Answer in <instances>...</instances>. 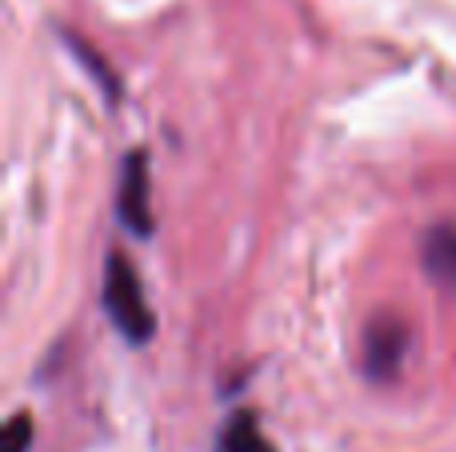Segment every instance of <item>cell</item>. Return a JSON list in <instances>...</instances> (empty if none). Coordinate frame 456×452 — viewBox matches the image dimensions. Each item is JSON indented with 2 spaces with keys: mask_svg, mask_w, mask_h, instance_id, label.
<instances>
[{
  "mask_svg": "<svg viewBox=\"0 0 456 452\" xmlns=\"http://www.w3.org/2000/svg\"><path fill=\"white\" fill-rule=\"evenodd\" d=\"M28 445H32V416L16 413L0 432V452H28Z\"/></svg>",
  "mask_w": 456,
  "mask_h": 452,
  "instance_id": "cell-7",
  "label": "cell"
},
{
  "mask_svg": "<svg viewBox=\"0 0 456 452\" xmlns=\"http://www.w3.org/2000/svg\"><path fill=\"white\" fill-rule=\"evenodd\" d=\"M216 452H276V445L265 437L256 413L240 408L224 421V429L216 432Z\"/></svg>",
  "mask_w": 456,
  "mask_h": 452,
  "instance_id": "cell-5",
  "label": "cell"
},
{
  "mask_svg": "<svg viewBox=\"0 0 456 452\" xmlns=\"http://www.w3.org/2000/svg\"><path fill=\"white\" fill-rule=\"evenodd\" d=\"M409 328L396 317H377L369 328H364V376L369 381H393L401 373L404 357H409Z\"/></svg>",
  "mask_w": 456,
  "mask_h": 452,
  "instance_id": "cell-3",
  "label": "cell"
},
{
  "mask_svg": "<svg viewBox=\"0 0 456 452\" xmlns=\"http://www.w3.org/2000/svg\"><path fill=\"white\" fill-rule=\"evenodd\" d=\"M101 304H104V317L112 320V328L128 344H149L157 336V312L144 301L141 272L133 269V261L125 253H109V261H104Z\"/></svg>",
  "mask_w": 456,
  "mask_h": 452,
  "instance_id": "cell-1",
  "label": "cell"
},
{
  "mask_svg": "<svg viewBox=\"0 0 456 452\" xmlns=\"http://www.w3.org/2000/svg\"><path fill=\"white\" fill-rule=\"evenodd\" d=\"M420 264H425V277L444 296H456V221L428 224L425 240H420Z\"/></svg>",
  "mask_w": 456,
  "mask_h": 452,
  "instance_id": "cell-4",
  "label": "cell"
},
{
  "mask_svg": "<svg viewBox=\"0 0 456 452\" xmlns=\"http://www.w3.org/2000/svg\"><path fill=\"white\" fill-rule=\"evenodd\" d=\"M117 221L133 237H152V205H149V152L133 149L120 160V184H117Z\"/></svg>",
  "mask_w": 456,
  "mask_h": 452,
  "instance_id": "cell-2",
  "label": "cell"
},
{
  "mask_svg": "<svg viewBox=\"0 0 456 452\" xmlns=\"http://www.w3.org/2000/svg\"><path fill=\"white\" fill-rule=\"evenodd\" d=\"M61 40L77 52V61H85L88 64V72H93V80H101V88H104V96H109V104H117V96H120V85H117V77L109 72V64H104V56L101 52H93V48L85 44V40L77 36V32H64L61 28Z\"/></svg>",
  "mask_w": 456,
  "mask_h": 452,
  "instance_id": "cell-6",
  "label": "cell"
}]
</instances>
